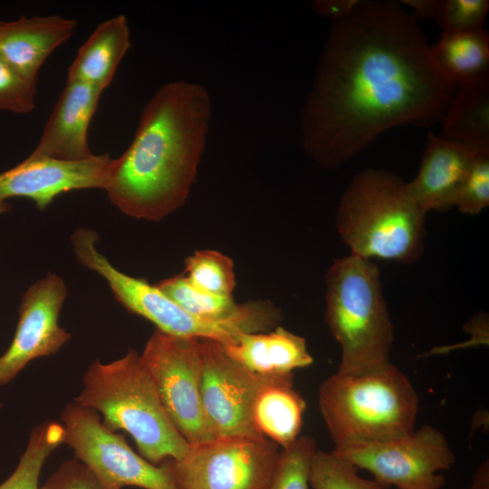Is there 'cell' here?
Returning <instances> with one entry per match:
<instances>
[{"label": "cell", "instance_id": "5b68a950", "mask_svg": "<svg viewBox=\"0 0 489 489\" xmlns=\"http://www.w3.org/2000/svg\"><path fill=\"white\" fill-rule=\"evenodd\" d=\"M318 406L336 447L412 433L419 398L408 378L389 361L330 376L319 388Z\"/></svg>", "mask_w": 489, "mask_h": 489}, {"label": "cell", "instance_id": "1f68e13d", "mask_svg": "<svg viewBox=\"0 0 489 489\" xmlns=\"http://www.w3.org/2000/svg\"><path fill=\"white\" fill-rule=\"evenodd\" d=\"M358 2L359 0H317L312 3V8L318 14L335 20L351 12Z\"/></svg>", "mask_w": 489, "mask_h": 489}, {"label": "cell", "instance_id": "2e32d148", "mask_svg": "<svg viewBox=\"0 0 489 489\" xmlns=\"http://www.w3.org/2000/svg\"><path fill=\"white\" fill-rule=\"evenodd\" d=\"M482 151L428 131L417 174L408 182L420 207L426 213L451 209L472 159Z\"/></svg>", "mask_w": 489, "mask_h": 489}, {"label": "cell", "instance_id": "8992f818", "mask_svg": "<svg viewBox=\"0 0 489 489\" xmlns=\"http://www.w3.org/2000/svg\"><path fill=\"white\" fill-rule=\"evenodd\" d=\"M325 321L340 344L337 372H360L389 362L394 328L379 266L350 254L325 273Z\"/></svg>", "mask_w": 489, "mask_h": 489}, {"label": "cell", "instance_id": "6da1fadb", "mask_svg": "<svg viewBox=\"0 0 489 489\" xmlns=\"http://www.w3.org/2000/svg\"><path fill=\"white\" fill-rule=\"evenodd\" d=\"M457 86L413 14L393 1L359 0L332 20L302 110L303 149L338 168L388 129L441 122Z\"/></svg>", "mask_w": 489, "mask_h": 489}, {"label": "cell", "instance_id": "30bf717a", "mask_svg": "<svg viewBox=\"0 0 489 489\" xmlns=\"http://www.w3.org/2000/svg\"><path fill=\"white\" fill-rule=\"evenodd\" d=\"M332 452L371 473L385 488L397 489H440L445 477L438 472L455 461L444 434L428 425L394 439L336 446Z\"/></svg>", "mask_w": 489, "mask_h": 489}, {"label": "cell", "instance_id": "e0dca14e", "mask_svg": "<svg viewBox=\"0 0 489 489\" xmlns=\"http://www.w3.org/2000/svg\"><path fill=\"white\" fill-rule=\"evenodd\" d=\"M77 21L61 15L0 21V57L24 77L37 82L51 53L72 35Z\"/></svg>", "mask_w": 489, "mask_h": 489}, {"label": "cell", "instance_id": "83f0119b", "mask_svg": "<svg viewBox=\"0 0 489 489\" xmlns=\"http://www.w3.org/2000/svg\"><path fill=\"white\" fill-rule=\"evenodd\" d=\"M454 206L464 215H478L489 206V151L472 159L458 187Z\"/></svg>", "mask_w": 489, "mask_h": 489}, {"label": "cell", "instance_id": "ac0fdd59", "mask_svg": "<svg viewBox=\"0 0 489 489\" xmlns=\"http://www.w3.org/2000/svg\"><path fill=\"white\" fill-rule=\"evenodd\" d=\"M222 347L234 360L265 377L290 376L313 362L305 339L280 325L264 332L241 333Z\"/></svg>", "mask_w": 489, "mask_h": 489}, {"label": "cell", "instance_id": "d6986e66", "mask_svg": "<svg viewBox=\"0 0 489 489\" xmlns=\"http://www.w3.org/2000/svg\"><path fill=\"white\" fill-rule=\"evenodd\" d=\"M128 19L123 14L100 24L80 47L68 68L67 82H80L102 92L111 83L130 48Z\"/></svg>", "mask_w": 489, "mask_h": 489}, {"label": "cell", "instance_id": "603a6c76", "mask_svg": "<svg viewBox=\"0 0 489 489\" xmlns=\"http://www.w3.org/2000/svg\"><path fill=\"white\" fill-rule=\"evenodd\" d=\"M188 313L205 319L229 320L249 314L263 301L236 303L232 296L215 295L194 287L183 275H176L156 285Z\"/></svg>", "mask_w": 489, "mask_h": 489}, {"label": "cell", "instance_id": "7a4b0ae2", "mask_svg": "<svg viewBox=\"0 0 489 489\" xmlns=\"http://www.w3.org/2000/svg\"><path fill=\"white\" fill-rule=\"evenodd\" d=\"M211 100L204 86L162 85L144 106L134 138L112 159L104 190L124 214L158 221L187 200L209 131Z\"/></svg>", "mask_w": 489, "mask_h": 489}, {"label": "cell", "instance_id": "ba28073f", "mask_svg": "<svg viewBox=\"0 0 489 489\" xmlns=\"http://www.w3.org/2000/svg\"><path fill=\"white\" fill-rule=\"evenodd\" d=\"M279 455L266 437H217L161 464L177 489H270Z\"/></svg>", "mask_w": 489, "mask_h": 489}, {"label": "cell", "instance_id": "4316f807", "mask_svg": "<svg viewBox=\"0 0 489 489\" xmlns=\"http://www.w3.org/2000/svg\"><path fill=\"white\" fill-rule=\"evenodd\" d=\"M317 451L313 438L299 436L280 452L270 489H308L309 471Z\"/></svg>", "mask_w": 489, "mask_h": 489}, {"label": "cell", "instance_id": "d4e9b609", "mask_svg": "<svg viewBox=\"0 0 489 489\" xmlns=\"http://www.w3.org/2000/svg\"><path fill=\"white\" fill-rule=\"evenodd\" d=\"M187 279L197 289L221 296H232L235 276L232 260L215 250H199L185 262Z\"/></svg>", "mask_w": 489, "mask_h": 489}, {"label": "cell", "instance_id": "7402d4cb", "mask_svg": "<svg viewBox=\"0 0 489 489\" xmlns=\"http://www.w3.org/2000/svg\"><path fill=\"white\" fill-rule=\"evenodd\" d=\"M431 50L440 69L457 85L489 73V34L485 27L466 33H442Z\"/></svg>", "mask_w": 489, "mask_h": 489}, {"label": "cell", "instance_id": "277c9868", "mask_svg": "<svg viewBox=\"0 0 489 489\" xmlns=\"http://www.w3.org/2000/svg\"><path fill=\"white\" fill-rule=\"evenodd\" d=\"M73 401L98 413L110 431L129 434L140 455L153 465L180 459L190 447L168 417L140 354L134 350L109 363L92 362Z\"/></svg>", "mask_w": 489, "mask_h": 489}, {"label": "cell", "instance_id": "f546056e", "mask_svg": "<svg viewBox=\"0 0 489 489\" xmlns=\"http://www.w3.org/2000/svg\"><path fill=\"white\" fill-rule=\"evenodd\" d=\"M488 0H444L437 21L442 33L455 34L484 28Z\"/></svg>", "mask_w": 489, "mask_h": 489}, {"label": "cell", "instance_id": "4dcf8cb0", "mask_svg": "<svg viewBox=\"0 0 489 489\" xmlns=\"http://www.w3.org/2000/svg\"><path fill=\"white\" fill-rule=\"evenodd\" d=\"M38 489H104L91 469L80 460H67Z\"/></svg>", "mask_w": 489, "mask_h": 489}, {"label": "cell", "instance_id": "3957f363", "mask_svg": "<svg viewBox=\"0 0 489 489\" xmlns=\"http://www.w3.org/2000/svg\"><path fill=\"white\" fill-rule=\"evenodd\" d=\"M426 216L401 177L369 168L343 192L336 226L350 254L409 264L424 252Z\"/></svg>", "mask_w": 489, "mask_h": 489}, {"label": "cell", "instance_id": "9a60e30c", "mask_svg": "<svg viewBox=\"0 0 489 489\" xmlns=\"http://www.w3.org/2000/svg\"><path fill=\"white\" fill-rule=\"evenodd\" d=\"M101 93L87 83L67 82L30 155L65 161L92 157L88 131Z\"/></svg>", "mask_w": 489, "mask_h": 489}, {"label": "cell", "instance_id": "f1b7e54d", "mask_svg": "<svg viewBox=\"0 0 489 489\" xmlns=\"http://www.w3.org/2000/svg\"><path fill=\"white\" fill-rule=\"evenodd\" d=\"M36 82L10 66L0 57V110L28 114L36 105Z\"/></svg>", "mask_w": 489, "mask_h": 489}, {"label": "cell", "instance_id": "ffe728a7", "mask_svg": "<svg viewBox=\"0 0 489 489\" xmlns=\"http://www.w3.org/2000/svg\"><path fill=\"white\" fill-rule=\"evenodd\" d=\"M305 408L292 375L268 377L255 395L252 420L261 435L284 449L299 437Z\"/></svg>", "mask_w": 489, "mask_h": 489}, {"label": "cell", "instance_id": "836d02e7", "mask_svg": "<svg viewBox=\"0 0 489 489\" xmlns=\"http://www.w3.org/2000/svg\"><path fill=\"white\" fill-rule=\"evenodd\" d=\"M465 489H489L488 465L483 464L476 471L473 484L469 488Z\"/></svg>", "mask_w": 489, "mask_h": 489}, {"label": "cell", "instance_id": "7c38bea8", "mask_svg": "<svg viewBox=\"0 0 489 489\" xmlns=\"http://www.w3.org/2000/svg\"><path fill=\"white\" fill-rule=\"evenodd\" d=\"M201 402L215 436L265 437L253 423L252 407L268 377L234 360L215 340H201Z\"/></svg>", "mask_w": 489, "mask_h": 489}, {"label": "cell", "instance_id": "5bb4252c", "mask_svg": "<svg viewBox=\"0 0 489 489\" xmlns=\"http://www.w3.org/2000/svg\"><path fill=\"white\" fill-rule=\"evenodd\" d=\"M112 159L109 154L79 161L29 155L0 174V214L10 211L6 201L13 197L30 198L39 209H44L61 194L85 188L104 189Z\"/></svg>", "mask_w": 489, "mask_h": 489}, {"label": "cell", "instance_id": "484cf974", "mask_svg": "<svg viewBox=\"0 0 489 489\" xmlns=\"http://www.w3.org/2000/svg\"><path fill=\"white\" fill-rule=\"evenodd\" d=\"M309 485L312 489H385L375 480L358 474V468L334 454L317 450L309 471Z\"/></svg>", "mask_w": 489, "mask_h": 489}, {"label": "cell", "instance_id": "8fae6325", "mask_svg": "<svg viewBox=\"0 0 489 489\" xmlns=\"http://www.w3.org/2000/svg\"><path fill=\"white\" fill-rule=\"evenodd\" d=\"M95 244L92 240L82 243L75 253L78 261L106 279L116 300L130 312L154 323L157 330L177 337L211 340L222 345L232 343L244 332V323L239 319L211 320L188 313L156 285L117 270Z\"/></svg>", "mask_w": 489, "mask_h": 489}, {"label": "cell", "instance_id": "52a82bcc", "mask_svg": "<svg viewBox=\"0 0 489 489\" xmlns=\"http://www.w3.org/2000/svg\"><path fill=\"white\" fill-rule=\"evenodd\" d=\"M140 358L168 417L189 446L216 439L201 402V340L156 330Z\"/></svg>", "mask_w": 489, "mask_h": 489}, {"label": "cell", "instance_id": "4fadbf2b", "mask_svg": "<svg viewBox=\"0 0 489 489\" xmlns=\"http://www.w3.org/2000/svg\"><path fill=\"white\" fill-rule=\"evenodd\" d=\"M66 295L64 282L53 273L23 295L14 339L0 357V385L13 380L33 360L55 354L71 339L58 323Z\"/></svg>", "mask_w": 489, "mask_h": 489}, {"label": "cell", "instance_id": "cb8c5ba5", "mask_svg": "<svg viewBox=\"0 0 489 489\" xmlns=\"http://www.w3.org/2000/svg\"><path fill=\"white\" fill-rule=\"evenodd\" d=\"M63 440L64 428L61 422L44 421L35 427L15 469L0 484V489H38L45 461Z\"/></svg>", "mask_w": 489, "mask_h": 489}, {"label": "cell", "instance_id": "9c48e42d", "mask_svg": "<svg viewBox=\"0 0 489 489\" xmlns=\"http://www.w3.org/2000/svg\"><path fill=\"white\" fill-rule=\"evenodd\" d=\"M63 444L86 465L104 489L135 486L177 489L168 469L135 453L124 436L108 429L94 410L69 402L61 412Z\"/></svg>", "mask_w": 489, "mask_h": 489}, {"label": "cell", "instance_id": "d6a6232c", "mask_svg": "<svg viewBox=\"0 0 489 489\" xmlns=\"http://www.w3.org/2000/svg\"><path fill=\"white\" fill-rule=\"evenodd\" d=\"M444 0H403L401 3L415 11V18L431 19L438 17Z\"/></svg>", "mask_w": 489, "mask_h": 489}, {"label": "cell", "instance_id": "44dd1931", "mask_svg": "<svg viewBox=\"0 0 489 489\" xmlns=\"http://www.w3.org/2000/svg\"><path fill=\"white\" fill-rule=\"evenodd\" d=\"M440 123L441 137L489 151V73L458 84Z\"/></svg>", "mask_w": 489, "mask_h": 489}]
</instances>
